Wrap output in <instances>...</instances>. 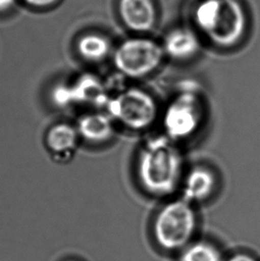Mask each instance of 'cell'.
<instances>
[{
  "instance_id": "obj_7",
  "label": "cell",
  "mask_w": 260,
  "mask_h": 261,
  "mask_svg": "<svg viewBox=\"0 0 260 261\" xmlns=\"http://www.w3.org/2000/svg\"><path fill=\"white\" fill-rule=\"evenodd\" d=\"M119 13L125 26L137 35H146L158 21L155 0H120Z\"/></svg>"
},
{
  "instance_id": "obj_13",
  "label": "cell",
  "mask_w": 260,
  "mask_h": 261,
  "mask_svg": "<svg viewBox=\"0 0 260 261\" xmlns=\"http://www.w3.org/2000/svg\"><path fill=\"white\" fill-rule=\"evenodd\" d=\"M79 132L67 123H59L51 127L46 134L47 147L57 154L74 150L77 143Z\"/></svg>"
},
{
  "instance_id": "obj_18",
  "label": "cell",
  "mask_w": 260,
  "mask_h": 261,
  "mask_svg": "<svg viewBox=\"0 0 260 261\" xmlns=\"http://www.w3.org/2000/svg\"><path fill=\"white\" fill-rule=\"evenodd\" d=\"M15 0H0V11L9 9L14 5Z\"/></svg>"
},
{
  "instance_id": "obj_1",
  "label": "cell",
  "mask_w": 260,
  "mask_h": 261,
  "mask_svg": "<svg viewBox=\"0 0 260 261\" xmlns=\"http://www.w3.org/2000/svg\"><path fill=\"white\" fill-rule=\"evenodd\" d=\"M185 158L179 144L162 134L148 138L136 159V176L141 189L153 197H169L181 188Z\"/></svg>"
},
{
  "instance_id": "obj_5",
  "label": "cell",
  "mask_w": 260,
  "mask_h": 261,
  "mask_svg": "<svg viewBox=\"0 0 260 261\" xmlns=\"http://www.w3.org/2000/svg\"><path fill=\"white\" fill-rule=\"evenodd\" d=\"M106 108L115 122L135 132L148 130L161 117L154 95L139 87L124 88L110 97Z\"/></svg>"
},
{
  "instance_id": "obj_11",
  "label": "cell",
  "mask_w": 260,
  "mask_h": 261,
  "mask_svg": "<svg viewBox=\"0 0 260 261\" xmlns=\"http://www.w3.org/2000/svg\"><path fill=\"white\" fill-rule=\"evenodd\" d=\"M74 102L89 103L92 106H106L109 101L106 88L98 79L84 76L71 86Z\"/></svg>"
},
{
  "instance_id": "obj_12",
  "label": "cell",
  "mask_w": 260,
  "mask_h": 261,
  "mask_svg": "<svg viewBox=\"0 0 260 261\" xmlns=\"http://www.w3.org/2000/svg\"><path fill=\"white\" fill-rule=\"evenodd\" d=\"M77 52L84 60L89 63H100L109 57L113 48L109 39L101 34L90 33L80 39Z\"/></svg>"
},
{
  "instance_id": "obj_14",
  "label": "cell",
  "mask_w": 260,
  "mask_h": 261,
  "mask_svg": "<svg viewBox=\"0 0 260 261\" xmlns=\"http://www.w3.org/2000/svg\"><path fill=\"white\" fill-rule=\"evenodd\" d=\"M179 261H223L221 253L213 244L207 242L193 243L183 249Z\"/></svg>"
},
{
  "instance_id": "obj_10",
  "label": "cell",
  "mask_w": 260,
  "mask_h": 261,
  "mask_svg": "<svg viewBox=\"0 0 260 261\" xmlns=\"http://www.w3.org/2000/svg\"><path fill=\"white\" fill-rule=\"evenodd\" d=\"M114 122L108 113H89L81 118L77 123V132L91 144H105L114 136Z\"/></svg>"
},
{
  "instance_id": "obj_17",
  "label": "cell",
  "mask_w": 260,
  "mask_h": 261,
  "mask_svg": "<svg viewBox=\"0 0 260 261\" xmlns=\"http://www.w3.org/2000/svg\"><path fill=\"white\" fill-rule=\"evenodd\" d=\"M25 1L34 7H46L54 3L56 0H25Z\"/></svg>"
},
{
  "instance_id": "obj_6",
  "label": "cell",
  "mask_w": 260,
  "mask_h": 261,
  "mask_svg": "<svg viewBox=\"0 0 260 261\" xmlns=\"http://www.w3.org/2000/svg\"><path fill=\"white\" fill-rule=\"evenodd\" d=\"M165 59L162 43L146 35L125 39L113 51L117 71L125 78L140 81L158 71Z\"/></svg>"
},
{
  "instance_id": "obj_15",
  "label": "cell",
  "mask_w": 260,
  "mask_h": 261,
  "mask_svg": "<svg viewBox=\"0 0 260 261\" xmlns=\"http://www.w3.org/2000/svg\"><path fill=\"white\" fill-rule=\"evenodd\" d=\"M53 100L59 106H68L74 102L71 86L60 85L55 88Z\"/></svg>"
},
{
  "instance_id": "obj_2",
  "label": "cell",
  "mask_w": 260,
  "mask_h": 261,
  "mask_svg": "<svg viewBox=\"0 0 260 261\" xmlns=\"http://www.w3.org/2000/svg\"><path fill=\"white\" fill-rule=\"evenodd\" d=\"M193 18L200 37L221 49L238 46L246 35V11L239 0H201Z\"/></svg>"
},
{
  "instance_id": "obj_16",
  "label": "cell",
  "mask_w": 260,
  "mask_h": 261,
  "mask_svg": "<svg viewBox=\"0 0 260 261\" xmlns=\"http://www.w3.org/2000/svg\"><path fill=\"white\" fill-rule=\"evenodd\" d=\"M226 261H257L253 257L244 253H238L233 255L231 258H229Z\"/></svg>"
},
{
  "instance_id": "obj_9",
  "label": "cell",
  "mask_w": 260,
  "mask_h": 261,
  "mask_svg": "<svg viewBox=\"0 0 260 261\" xmlns=\"http://www.w3.org/2000/svg\"><path fill=\"white\" fill-rule=\"evenodd\" d=\"M218 187L217 175L210 167L197 165L185 174L181 190L186 201L192 204L207 201Z\"/></svg>"
},
{
  "instance_id": "obj_3",
  "label": "cell",
  "mask_w": 260,
  "mask_h": 261,
  "mask_svg": "<svg viewBox=\"0 0 260 261\" xmlns=\"http://www.w3.org/2000/svg\"><path fill=\"white\" fill-rule=\"evenodd\" d=\"M205 111L203 96L196 88H180L162 112L163 134L178 144L193 138L202 127Z\"/></svg>"
},
{
  "instance_id": "obj_4",
  "label": "cell",
  "mask_w": 260,
  "mask_h": 261,
  "mask_svg": "<svg viewBox=\"0 0 260 261\" xmlns=\"http://www.w3.org/2000/svg\"><path fill=\"white\" fill-rule=\"evenodd\" d=\"M198 218L194 204L183 198L169 201L160 208L153 221V236L166 251L183 250L196 232Z\"/></svg>"
},
{
  "instance_id": "obj_8",
  "label": "cell",
  "mask_w": 260,
  "mask_h": 261,
  "mask_svg": "<svg viewBox=\"0 0 260 261\" xmlns=\"http://www.w3.org/2000/svg\"><path fill=\"white\" fill-rule=\"evenodd\" d=\"M200 38L196 30L189 27H176L170 30L162 42L165 57L176 62L194 59L201 49Z\"/></svg>"
}]
</instances>
